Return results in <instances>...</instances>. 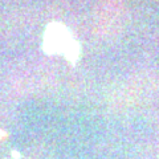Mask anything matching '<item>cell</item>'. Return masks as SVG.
Wrapping results in <instances>:
<instances>
[{"instance_id": "6da1fadb", "label": "cell", "mask_w": 159, "mask_h": 159, "mask_svg": "<svg viewBox=\"0 0 159 159\" xmlns=\"http://www.w3.org/2000/svg\"><path fill=\"white\" fill-rule=\"evenodd\" d=\"M70 31L61 23H51L44 33L43 51L47 54H64L73 41Z\"/></svg>"}, {"instance_id": "7a4b0ae2", "label": "cell", "mask_w": 159, "mask_h": 159, "mask_svg": "<svg viewBox=\"0 0 159 159\" xmlns=\"http://www.w3.org/2000/svg\"><path fill=\"white\" fill-rule=\"evenodd\" d=\"M80 54H81V47H80L78 41L73 40V41L70 43V45L66 48L64 56L66 57V60L72 64V65H76L77 61H78V58H80Z\"/></svg>"}, {"instance_id": "3957f363", "label": "cell", "mask_w": 159, "mask_h": 159, "mask_svg": "<svg viewBox=\"0 0 159 159\" xmlns=\"http://www.w3.org/2000/svg\"><path fill=\"white\" fill-rule=\"evenodd\" d=\"M3 137H6V135H4V133H3L2 130H0V138H3Z\"/></svg>"}]
</instances>
